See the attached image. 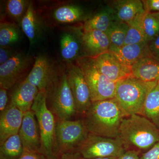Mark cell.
I'll use <instances>...</instances> for the list:
<instances>
[{"instance_id":"e575fe53","label":"cell","mask_w":159,"mask_h":159,"mask_svg":"<svg viewBox=\"0 0 159 159\" xmlns=\"http://www.w3.org/2000/svg\"><path fill=\"white\" fill-rule=\"evenodd\" d=\"M20 159H51L39 152L24 149V152Z\"/></svg>"},{"instance_id":"5b68a950","label":"cell","mask_w":159,"mask_h":159,"mask_svg":"<svg viewBox=\"0 0 159 159\" xmlns=\"http://www.w3.org/2000/svg\"><path fill=\"white\" fill-rule=\"evenodd\" d=\"M50 110L57 119L71 120L77 113L66 73H60L46 90Z\"/></svg>"},{"instance_id":"74e56055","label":"cell","mask_w":159,"mask_h":159,"mask_svg":"<svg viewBox=\"0 0 159 159\" xmlns=\"http://www.w3.org/2000/svg\"><path fill=\"white\" fill-rule=\"evenodd\" d=\"M79 155L77 152L62 154L58 159H78Z\"/></svg>"},{"instance_id":"f546056e","label":"cell","mask_w":159,"mask_h":159,"mask_svg":"<svg viewBox=\"0 0 159 159\" xmlns=\"http://www.w3.org/2000/svg\"><path fill=\"white\" fill-rule=\"evenodd\" d=\"M30 3L25 0H9L7 4V12L12 19L21 22Z\"/></svg>"},{"instance_id":"3957f363","label":"cell","mask_w":159,"mask_h":159,"mask_svg":"<svg viewBox=\"0 0 159 159\" xmlns=\"http://www.w3.org/2000/svg\"><path fill=\"white\" fill-rule=\"evenodd\" d=\"M158 82H145L129 77L116 82L115 98L125 115H142L147 96Z\"/></svg>"},{"instance_id":"ab89813d","label":"cell","mask_w":159,"mask_h":159,"mask_svg":"<svg viewBox=\"0 0 159 159\" xmlns=\"http://www.w3.org/2000/svg\"><path fill=\"white\" fill-rule=\"evenodd\" d=\"M157 86L159 88V79L158 80L157 84Z\"/></svg>"},{"instance_id":"7c38bea8","label":"cell","mask_w":159,"mask_h":159,"mask_svg":"<svg viewBox=\"0 0 159 159\" xmlns=\"http://www.w3.org/2000/svg\"><path fill=\"white\" fill-rule=\"evenodd\" d=\"M93 59L98 70L114 82L132 76L131 68L122 64L110 51L100 54Z\"/></svg>"},{"instance_id":"6da1fadb","label":"cell","mask_w":159,"mask_h":159,"mask_svg":"<svg viewBox=\"0 0 159 159\" xmlns=\"http://www.w3.org/2000/svg\"><path fill=\"white\" fill-rule=\"evenodd\" d=\"M83 120L90 133L117 139L122 120L127 116L116 98L92 102Z\"/></svg>"},{"instance_id":"8992f818","label":"cell","mask_w":159,"mask_h":159,"mask_svg":"<svg viewBox=\"0 0 159 159\" xmlns=\"http://www.w3.org/2000/svg\"><path fill=\"white\" fill-rule=\"evenodd\" d=\"M89 132L82 119H57L56 139L59 156L62 154L76 152L85 141Z\"/></svg>"},{"instance_id":"ac0fdd59","label":"cell","mask_w":159,"mask_h":159,"mask_svg":"<svg viewBox=\"0 0 159 159\" xmlns=\"http://www.w3.org/2000/svg\"><path fill=\"white\" fill-rule=\"evenodd\" d=\"M133 77L145 82H158L159 61L150 56L142 57L131 67Z\"/></svg>"},{"instance_id":"484cf974","label":"cell","mask_w":159,"mask_h":159,"mask_svg":"<svg viewBox=\"0 0 159 159\" xmlns=\"http://www.w3.org/2000/svg\"><path fill=\"white\" fill-rule=\"evenodd\" d=\"M145 13L146 11H143L137 16L130 22L127 23L129 29L124 45L146 43L144 36L142 23Z\"/></svg>"},{"instance_id":"cb8c5ba5","label":"cell","mask_w":159,"mask_h":159,"mask_svg":"<svg viewBox=\"0 0 159 159\" xmlns=\"http://www.w3.org/2000/svg\"><path fill=\"white\" fill-rule=\"evenodd\" d=\"M85 12L80 6L67 5L57 8L54 13L55 19L61 23H73L82 20Z\"/></svg>"},{"instance_id":"7a4b0ae2","label":"cell","mask_w":159,"mask_h":159,"mask_svg":"<svg viewBox=\"0 0 159 159\" xmlns=\"http://www.w3.org/2000/svg\"><path fill=\"white\" fill-rule=\"evenodd\" d=\"M127 150L141 155L159 142V129L142 115H132L122 120L118 138Z\"/></svg>"},{"instance_id":"d590c367","label":"cell","mask_w":159,"mask_h":159,"mask_svg":"<svg viewBox=\"0 0 159 159\" xmlns=\"http://www.w3.org/2000/svg\"><path fill=\"white\" fill-rule=\"evenodd\" d=\"M7 89L1 87L0 88V111L1 113L5 110L7 107L8 97Z\"/></svg>"},{"instance_id":"7402d4cb","label":"cell","mask_w":159,"mask_h":159,"mask_svg":"<svg viewBox=\"0 0 159 159\" xmlns=\"http://www.w3.org/2000/svg\"><path fill=\"white\" fill-rule=\"evenodd\" d=\"M38 20L33 3L30 2L21 21L20 25L23 32L28 37L31 45L37 41L40 34Z\"/></svg>"},{"instance_id":"5bb4252c","label":"cell","mask_w":159,"mask_h":159,"mask_svg":"<svg viewBox=\"0 0 159 159\" xmlns=\"http://www.w3.org/2000/svg\"><path fill=\"white\" fill-rule=\"evenodd\" d=\"M24 113L10 103L0 116V145L10 137L18 134Z\"/></svg>"},{"instance_id":"d6a6232c","label":"cell","mask_w":159,"mask_h":159,"mask_svg":"<svg viewBox=\"0 0 159 159\" xmlns=\"http://www.w3.org/2000/svg\"><path fill=\"white\" fill-rule=\"evenodd\" d=\"M140 159H159V142L140 155Z\"/></svg>"},{"instance_id":"4316f807","label":"cell","mask_w":159,"mask_h":159,"mask_svg":"<svg viewBox=\"0 0 159 159\" xmlns=\"http://www.w3.org/2000/svg\"><path fill=\"white\" fill-rule=\"evenodd\" d=\"M128 29L127 23L114 22L106 33L110 42V48H120L124 45Z\"/></svg>"},{"instance_id":"f1b7e54d","label":"cell","mask_w":159,"mask_h":159,"mask_svg":"<svg viewBox=\"0 0 159 159\" xmlns=\"http://www.w3.org/2000/svg\"><path fill=\"white\" fill-rule=\"evenodd\" d=\"M145 42L148 43L159 34V12H146L143 20Z\"/></svg>"},{"instance_id":"83f0119b","label":"cell","mask_w":159,"mask_h":159,"mask_svg":"<svg viewBox=\"0 0 159 159\" xmlns=\"http://www.w3.org/2000/svg\"><path fill=\"white\" fill-rule=\"evenodd\" d=\"M21 34L19 29L14 24L1 23L0 25V46L9 47L19 41Z\"/></svg>"},{"instance_id":"277c9868","label":"cell","mask_w":159,"mask_h":159,"mask_svg":"<svg viewBox=\"0 0 159 159\" xmlns=\"http://www.w3.org/2000/svg\"><path fill=\"white\" fill-rule=\"evenodd\" d=\"M39 127L40 152L51 159H58L56 123L54 114L48 107L46 91H40L31 107Z\"/></svg>"},{"instance_id":"4dcf8cb0","label":"cell","mask_w":159,"mask_h":159,"mask_svg":"<svg viewBox=\"0 0 159 159\" xmlns=\"http://www.w3.org/2000/svg\"><path fill=\"white\" fill-rule=\"evenodd\" d=\"M18 52L12 50L9 47H2L0 48V65L5 63L11 57H14Z\"/></svg>"},{"instance_id":"44dd1931","label":"cell","mask_w":159,"mask_h":159,"mask_svg":"<svg viewBox=\"0 0 159 159\" xmlns=\"http://www.w3.org/2000/svg\"><path fill=\"white\" fill-rule=\"evenodd\" d=\"M115 21L113 9L111 6H107L86 20L83 25L84 31L99 30L106 33Z\"/></svg>"},{"instance_id":"9c48e42d","label":"cell","mask_w":159,"mask_h":159,"mask_svg":"<svg viewBox=\"0 0 159 159\" xmlns=\"http://www.w3.org/2000/svg\"><path fill=\"white\" fill-rule=\"evenodd\" d=\"M66 74L77 113L84 115L93 102L84 73L79 66L71 64Z\"/></svg>"},{"instance_id":"d4e9b609","label":"cell","mask_w":159,"mask_h":159,"mask_svg":"<svg viewBox=\"0 0 159 159\" xmlns=\"http://www.w3.org/2000/svg\"><path fill=\"white\" fill-rule=\"evenodd\" d=\"M24 151L22 143L17 134L0 145V159H20Z\"/></svg>"},{"instance_id":"30bf717a","label":"cell","mask_w":159,"mask_h":159,"mask_svg":"<svg viewBox=\"0 0 159 159\" xmlns=\"http://www.w3.org/2000/svg\"><path fill=\"white\" fill-rule=\"evenodd\" d=\"M32 57L28 54L19 52L3 64L0 65V86L8 90L19 81L29 70Z\"/></svg>"},{"instance_id":"8d00e7d4","label":"cell","mask_w":159,"mask_h":159,"mask_svg":"<svg viewBox=\"0 0 159 159\" xmlns=\"http://www.w3.org/2000/svg\"><path fill=\"white\" fill-rule=\"evenodd\" d=\"M141 154L139 152L134 150L125 151L117 159H140Z\"/></svg>"},{"instance_id":"ba28073f","label":"cell","mask_w":159,"mask_h":159,"mask_svg":"<svg viewBox=\"0 0 159 159\" xmlns=\"http://www.w3.org/2000/svg\"><path fill=\"white\" fill-rule=\"evenodd\" d=\"M126 149L118 139H112L89 133L76 152L85 159L118 157Z\"/></svg>"},{"instance_id":"ffe728a7","label":"cell","mask_w":159,"mask_h":159,"mask_svg":"<svg viewBox=\"0 0 159 159\" xmlns=\"http://www.w3.org/2000/svg\"><path fill=\"white\" fill-rule=\"evenodd\" d=\"M60 46L61 56L66 61H77L86 57L83 47L82 34L79 37L66 32L61 38Z\"/></svg>"},{"instance_id":"8fae6325","label":"cell","mask_w":159,"mask_h":159,"mask_svg":"<svg viewBox=\"0 0 159 159\" xmlns=\"http://www.w3.org/2000/svg\"><path fill=\"white\" fill-rule=\"evenodd\" d=\"M60 73L48 57L40 54L35 57L33 67L25 79L36 87L39 92L46 91Z\"/></svg>"},{"instance_id":"9a60e30c","label":"cell","mask_w":159,"mask_h":159,"mask_svg":"<svg viewBox=\"0 0 159 159\" xmlns=\"http://www.w3.org/2000/svg\"><path fill=\"white\" fill-rule=\"evenodd\" d=\"M82 41L86 57L94 58L109 51L110 42L107 34L103 31L99 30L84 31Z\"/></svg>"},{"instance_id":"836d02e7","label":"cell","mask_w":159,"mask_h":159,"mask_svg":"<svg viewBox=\"0 0 159 159\" xmlns=\"http://www.w3.org/2000/svg\"><path fill=\"white\" fill-rule=\"evenodd\" d=\"M146 12H159V0L142 1Z\"/></svg>"},{"instance_id":"1f68e13d","label":"cell","mask_w":159,"mask_h":159,"mask_svg":"<svg viewBox=\"0 0 159 159\" xmlns=\"http://www.w3.org/2000/svg\"><path fill=\"white\" fill-rule=\"evenodd\" d=\"M147 43L152 56L159 61V34Z\"/></svg>"},{"instance_id":"4fadbf2b","label":"cell","mask_w":159,"mask_h":159,"mask_svg":"<svg viewBox=\"0 0 159 159\" xmlns=\"http://www.w3.org/2000/svg\"><path fill=\"white\" fill-rule=\"evenodd\" d=\"M18 134L24 149L41 152L39 127L36 117L32 111L24 113Z\"/></svg>"},{"instance_id":"52a82bcc","label":"cell","mask_w":159,"mask_h":159,"mask_svg":"<svg viewBox=\"0 0 159 159\" xmlns=\"http://www.w3.org/2000/svg\"><path fill=\"white\" fill-rule=\"evenodd\" d=\"M82 69L90 92L92 102L115 98L116 82L101 74L94 65L93 57H83L77 61Z\"/></svg>"},{"instance_id":"f35d334b","label":"cell","mask_w":159,"mask_h":159,"mask_svg":"<svg viewBox=\"0 0 159 159\" xmlns=\"http://www.w3.org/2000/svg\"><path fill=\"white\" fill-rule=\"evenodd\" d=\"M117 157H102L96 158L93 159H85L84 158L82 157H80V155H79V157H78V159H117Z\"/></svg>"},{"instance_id":"e0dca14e","label":"cell","mask_w":159,"mask_h":159,"mask_svg":"<svg viewBox=\"0 0 159 159\" xmlns=\"http://www.w3.org/2000/svg\"><path fill=\"white\" fill-rule=\"evenodd\" d=\"M39 92L36 87L25 79L12 92L10 103L25 113L31 110V107Z\"/></svg>"},{"instance_id":"2e32d148","label":"cell","mask_w":159,"mask_h":159,"mask_svg":"<svg viewBox=\"0 0 159 159\" xmlns=\"http://www.w3.org/2000/svg\"><path fill=\"white\" fill-rule=\"evenodd\" d=\"M109 51L122 64L130 68L142 57L151 55L147 43L125 45L120 48H110Z\"/></svg>"},{"instance_id":"d6986e66","label":"cell","mask_w":159,"mask_h":159,"mask_svg":"<svg viewBox=\"0 0 159 159\" xmlns=\"http://www.w3.org/2000/svg\"><path fill=\"white\" fill-rule=\"evenodd\" d=\"M116 21L128 23L137 16L145 11L142 1L118 0L114 2L112 6Z\"/></svg>"},{"instance_id":"603a6c76","label":"cell","mask_w":159,"mask_h":159,"mask_svg":"<svg viewBox=\"0 0 159 159\" xmlns=\"http://www.w3.org/2000/svg\"><path fill=\"white\" fill-rule=\"evenodd\" d=\"M142 116L148 119L159 129V88L157 86L147 96Z\"/></svg>"}]
</instances>
